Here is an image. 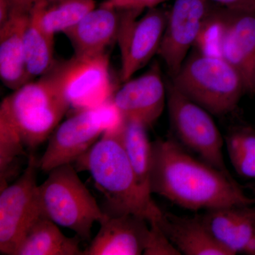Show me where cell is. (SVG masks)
Wrapping results in <instances>:
<instances>
[{
	"label": "cell",
	"instance_id": "obj_1",
	"mask_svg": "<svg viewBox=\"0 0 255 255\" xmlns=\"http://www.w3.org/2000/svg\"><path fill=\"white\" fill-rule=\"evenodd\" d=\"M150 189L191 211L255 204L233 177L196 159L173 138L152 142Z\"/></svg>",
	"mask_w": 255,
	"mask_h": 255
},
{
	"label": "cell",
	"instance_id": "obj_2",
	"mask_svg": "<svg viewBox=\"0 0 255 255\" xmlns=\"http://www.w3.org/2000/svg\"><path fill=\"white\" fill-rule=\"evenodd\" d=\"M121 131L107 132L75 162L78 172L91 174L106 199V214H134L149 223L158 222L162 212L142 193L121 139Z\"/></svg>",
	"mask_w": 255,
	"mask_h": 255
},
{
	"label": "cell",
	"instance_id": "obj_3",
	"mask_svg": "<svg viewBox=\"0 0 255 255\" xmlns=\"http://www.w3.org/2000/svg\"><path fill=\"white\" fill-rule=\"evenodd\" d=\"M70 107L48 79L30 81L0 106V142L34 149L46 141Z\"/></svg>",
	"mask_w": 255,
	"mask_h": 255
},
{
	"label": "cell",
	"instance_id": "obj_4",
	"mask_svg": "<svg viewBox=\"0 0 255 255\" xmlns=\"http://www.w3.org/2000/svg\"><path fill=\"white\" fill-rule=\"evenodd\" d=\"M196 51L226 60L254 92L255 9L211 8L194 43Z\"/></svg>",
	"mask_w": 255,
	"mask_h": 255
},
{
	"label": "cell",
	"instance_id": "obj_5",
	"mask_svg": "<svg viewBox=\"0 0 255 255\" xmlns=\"http://www.w3.org/2000/svg\"><path fill=\"white\" fill-rule=\"evenodd\" d=\"M172 78L179 92L213 115L232 112L248 92L244 79L231 64L196 50Z\"/></svg>",
	"mask_w": 255,
	"mask_h": 255
},
{
	"label": "cell",
	"instance_id": "obj_6",
	"mask_svg": "<svg viewBox=\"0 0 255 255\" xmlns=\"http://www.w3.org/2000/svg\"><path fill=\"white\" fill-rule=\"evenodd\" d=\"M78 172L72 164L50 171L38 185V202L42 216L71 230L82 240H88L94 223H100L105 212Z\"/></svg>",
	"mask_w": 255,
	"mask_h": 255
},
{
	"label": "cell",
	"instance_id": "obj_7",
	"mask_svg": "<svg viewBox=\"0 0 255 255\" xmlns=\"http://www.w3.org/2000/svg\"><path fill=\"white\" fill-rule=\"evenodd\" d=\"M124 122L112 100L95 108L76 111L52 132L38 167L48 173L55 167L75 163L104 133L122 130Z\"/></svg>",
	"mask_w": 255,
	"mask_h": 255
},
{
	"label": "cell",
	"instance_id": "obj_8",
	"mask_svg": "<svg viewBox=\"0 0 255 255\" xmlns=\"http://www.w3.org/2000/svg\"><path fill=\"white\" fill-rule=\"evenodd\" d=\"M43 76L75 112L100 107L112 100L116 92L107 53L74 55L70 59L55 61Z\"/></svg>",
	"mask_w": 255,
	"mask_h": 255
},
{
	"label": "cell",
	"instance_id": "obj_9",
	"mask_svg": "<svg viewBox=\"0 0 255 255\" xmlns=\"http://www.w3.org/2000/svg\"><path fill=\"white\" fill-rule=\"evenodd\" d=\"M171 127L177 141L201 160L232 177L223 154V138L210 113L191 101L172 83L167 91Z\"/></svg>",
	"mask_w": 255,
	"mask_h": 255
},
{
	"label": "cell",
	"instance_id": "obj_10",
	"mask_svg": "<svg viewBox=\"0 0 255 255\" xmlns=\"http://www.w3.org/2000/svg\"><path fill=\"white\" fill-rule=\"evenodd\" d=\"M38 159L29 156L23 173L0 193V253L14 255L25 235L41 216L38 197Z\"/></svg>",
	"mask_w": 255,
	"mask_h": 255
},
{
	"label": "cell",
	"instance_id": "obj_11",
	"mask_svg": "<svg viewBox=\"0 0 255 255\" xmlns=\"http://www.w3.org/2000/svg\"><path fill=\"white\" fill-rule=\"evenodd\" d=\"M141 11H122L117 41L121 53V80L132 78L140 69L157 54L163 36L167 12L158 8Z\"/></svg>",
	"mask_w": 255,
	"mask_h": 255
},
{
	"label": "cell",
	"instance_id": "obj_12",
	"mask_svg": "<svg viewBox=\"0 0 255 255\" xmlns=\"http://www.w3.org/2000/svg\"><path fill=\"white\" fill-rule=\"evenodd\" d=\"M209 0H174L157 54L172 78L187 58L211 11Z\"/></svg>",
	"mask_w": 255,
	"mask_h": 255
},
{
	"label": "cell",
	"instance_id": "obj_13",
	"mask_svg": "<svg viewBox=\"0 0 255 255\" xmlns=\"http://www.w3.org/2000/svg\"><path fill=\"white\" fill-rule=\"evenodd\" d=\"M37 0H11L7 17L0 23V78L15 90L32 81L24 60V36Z\"/></svg>",
	"mask_w": 255,
	"mask_h": 255
},
{
	"label": "cell",
	"instance_id": "obj_14",
	"mask_svg": "<svg viewBox=\"0 0 255 255\" xmlns=\"http://www.w3.org/2000/svg\"><path fill=\"white\" fill-rule=\"evenodd\" d=\"M124 119H133L152 127L163 112L167 90L158 65L143 75L124 82L112 97Z\"/></svg>",
	"mask_w": 255,
	"mask_h": 255
},
{
	"label": "cell",
	"instance_id": "obj_15",
	"mask_svg": "<svg viewBox=\"0 0 255 255\" xmlns=\"http://www.w3.org/2000/svg\"><path fill=\"white\" fill-rule=\"evenodd\" d=\"M100 223L98 233L83 255L144 254L150 236V223L147 220L137 215L105 212Z\"/></svg>",
	"mask_w": 255,
	"mask_h": 255
},
{
	"label": "cell",
	"instance_id": "obj_16",
	"mask_svg": "<svg viewBox=\"0 0 255 255\" xmlns=\"http://www.w3.org/2000/svg\"><path fill=\"white\" fill-rule=\"evenodd\" d=\"M121 19L122 11L100 5L64 34L71 43L75 55L103 54L107 53V47L117 41Z\"/></svg>",
	"mask_w": 255,
	"mask_h": 255
},
{
	"label": "cell",
	"instance_id": "obj_17",
	"mask_svg": "<svg viewBox=\"0 0 255 255\" xmlns=\"http://www.w3.org/2000/svg\"><path fill=\"white\" fill-rule=\"evenodd\" d=\"M200 217L215 240L233 255L243 254L255 235L253 205L207 210Z\"/></svg>",
	"mask_w": 255,
	"mask_h": 255
},
{
	"label": "cell",
	"instance_id": "obj_18",
	"mask_svg": "<svg viewBox=\"0 0 255 255\" xmlns=\"http://www.w3.org/2000/svg\"><path fill=\"white\" fill-rule=\"evenodd\" d=\"M157 224L181 255H233L215 240L200 216L163 213Z\"/></svg>",
	"mask_w": 255,
	"mask_h": 255
},
{
	"label": "cell",
	"instance_id": "obj_19",
	"mask_svg": "<svg viewBox=\"0 0 255 255\" xmlns=\"http://www.w3.org/2000/svg\"><path fill=\"white\" fill-rule=\"evenodd\" d=\"M58 226L41 216L25 235L14 255H83L81 238L67 237Z\"/></svg>",
	"mask_w": 255,
	"mask_h": 255
},
{
	"label": "cell",
	"instance_id": "obj_20",
	"mask_svg": "<svg viewBox=\"0 0 255 255\" xmlns=\"http://www.w3.org/2000/svg\"><path fill=\"white\" fill-rule=\"evenodd\" d=\"M145 124L133 119H125L121 139L139 187L146 196L152 198L150 189L152 142Z\"/></svg>",
	"mask_w": 255,
	"mask_h": 255
},
{
	"label": "cell",
	"instance_id": "obj_21",
	"mask_svg": "<svg viewBox=\"0 0 255 255\" xmlns=\"http://www.w3.org/2000/svg\"><path fill=\"white\" fill-rule=\"evenodd\" d=\"M95 7V0H37L33 11L43 28L55 36L73 27Z\"/></svg>",
	"mask_w": 255,
	"mask_h": 255
},
{
	"label": "cell",
	"instance_id": "obj_22",
	"mask_svg": "<svg viewBox=\"0 0 255 255\" xmlns=\"http://www.w3.org/2000/svg\"><path fill=\"white\" fill-rule=\"evenodd\" d=\"M54 46L55 36L43 28L33 9L24 36L25 65L31 80L46 75L54 65Z\"/></svg>",
	"mask_w": 255,
	"mask_h": 255
},
{
	"label": "cell",
	"instance_id": "obj_23",
	"mask_svg": "<svg viewBox=\"0 0 255 255\" xmlns=\"http://www.w3.org/2000/svg\"><path fill=\"white\" fill-rule=\"evenodd\" d=\"M230 161L238 175L255 179V129L250 126L233 128L226 139Z\"/></svg>",
	"mask_w": 255,
	"mask_h": 255
},
{
	"label": "cell",
	"instance_id": "obj_24",
	"mask_svg": "<svg viewBox=\"0 0 255 255\" xmlns=\"http://www.w3.org/2000/svg\"><path fill=\"white\" fill-rule=\"evenodd\" d=\"M150 236L144 254L145 255H179L177 248L169 241L157 222L150 223Z\"/></svg>",
	"mask_w": 255,
	"mask_h": 255
},
{
	"label": "cell",
	"instance_id": "obj_25",
	"mask_svg": "<svg viewBox=\"0 0 255 255\" xmlns=\"http://www.w3.org/2000/svg\"><path fill=\"white\" fill-rule=\"evenodd\" d=\"M166 0H105L101 6L118 11H142L157 7Z\"/></svg>",
	"mask_w": 255,
	"mask_h": 255
},
{
	"label": "cell",
	"instance_id": "obj_26",
	"mask_svg": "<svg viewBox=\"0 0 255 255\" xmlns=\"http://www.w3.org/2000/svg\"><path fill=\"white\" fill-rule=\"evenodd\" d=\"M231 9H255V0H209Z\"/></svg>",
	"mask_w": 255,
	"mask_h": 255
},
{
	"label": "cell",
	"instance_id": "obj_27",
	"mask_svg": "<svg viewBox=\"0 0 255 255\" xmlns=\"http://www.w3.org/2000/svg\"><path fill=\"white\" fill-rule=\"evenodd\" d=\"M254 92H255V82H254Z\"/></svg>",
	"mask_w": 255,
	"mask_h": 255
}]
</instances>
